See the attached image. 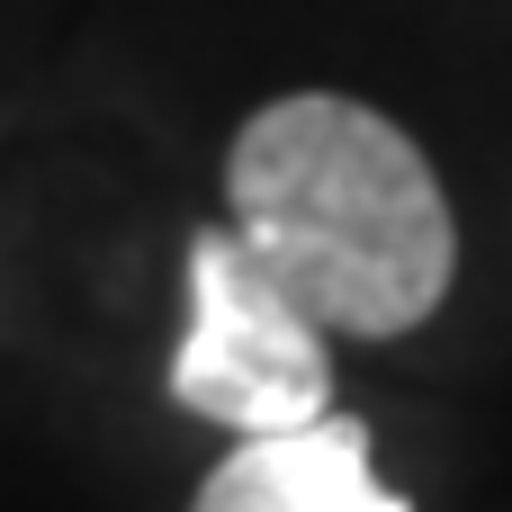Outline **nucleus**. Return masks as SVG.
I'll use <instances>...</instances> for the list:
<instances>
[{
  "label": "nucleus",
  "mask_w": 512,
  "mask_h": 512,
  "mask_svg": "<svg viewBox=\"0 0 512 512\" xmlns=\"http://www.w3.org/2000/svg\"><path fill=\"white\" fill-rule=\"evenodd\" d=\"M225 207L261 270L342 342H396L450 297L459 225L423 144L342 90L252 108L225 153Z\"/></svg>",
  "instance_id": "nucleus-1"
},
{
  "label": "nucleus",
  "mask_w": 512,
  "mask_h": 512,
  "mask_svg": "<svg viewBox=\"0 0 512 512\" xmlns=\"http://www.w3.org/2000/svg\"><path fill=\"white\" fill-rule=\"evenodd\" d=\"M333 333L261 270L234 225L189 234V333L171 351V405L225 432H297L333 414Z\"/></svg>",
  "instance_id": "nucleus-2"
},
{
  "label": "nucleus",
  "mask_w": 512,
  "mask_h": 512,
  "mask_svg": "<svg viewBox=\"0 0 512 512\" xmlns=\"http://www.w3.org/2000/svg\"><path fill=\"white\" fill-rule=\"evenodd\" d=\"M189 512H414V504L378 486L360 414H315L297 432L234 441Z\"/></svg>",
  "instance_id": "nucleus-3"
}]
</instances>
